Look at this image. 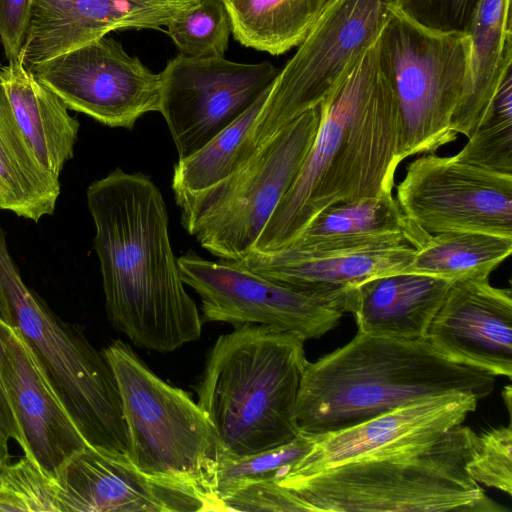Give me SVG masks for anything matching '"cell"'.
I'll return each instance as SVG.
<instances>
[{"mask_svg": "<svg viewBox=\"0 0 512 512\" xmlns=\"http://www.w3.org/2000/svg\"><path fill=\"white\" fill-rule=\"evenodd\" d=\"M86 196L113 329L160 353L198 340L203 321L185 290L156 184L141 172L116 168L92 182Z\"/></svg>", "mask_w": 512, "mask_h": 512, "instance_id": "6da1fadb", "label": "cell"}, {"mask_svg": "<svg viewBox=\"0 0 512 512\" xmlns=\"http://www.w3.org/2000/svg\"><path fill=\"white\" fill-rule=\"evenodd\" d=\"M319 108L311 150L251 251L287 247L330 206L393 195L400 122L380 36Z\"/></svg>", "mask_w": 512, "mask_h": 512, "instance_id": "7a4b0ae2", "label": "cell"}, {"mask_svg": "<svg viewBox=\"0 0 512 512\" xmlns=\"http://www.w3.org/2000/svg\"><path fill=\"white\" fill-rule=\"evenodd\" d=\"M494 386V375L447 359L426 338L357 332L343 347L306 362L296 423L300 432L319 435L443 394L467 393L479 401Z\"/></svg>", "mask_w": 512, "mask_h": 512, "instance_id": "3957f363", "label": "cell"}, {"mask_svg": "<svg viewBox=\"0 0 512 512\" xmlns=\"http://www.w3.org/2000/svg\"><path fill=\"white\" fill-rule=\"evenodd\" d=\"M305 339L260 324L220 335L196 386L219 458H239L286 444L300 431L296 402L308 361Z\"/></svg>", "mask_w": 512, "mask_h": 512, "instance_id": "277c9868", "label": "cell"}, {"mask_svg": "<svg viewBox=\"0 0 512 512\" xmlns=\"http://www.w3.org/2000/svg\"><path fill=\"white\" fill-rule=\"evenodd\" d=\"M476 439L470 427L459 424L428 445L276 482L300 498L310 512L502 510L466 470Z\"/></svg>", "mask_w": 512, "mask_h": 512, "instance_id": "5b68a950", "label": "cell"}, {"mask_svg": "<svg viewBox=\"0 0 512 512\" xmlns=\"http://www.w3.org/2000/svg\"><path fill=\"white\" fill-rule=\"evenodd\" d=\"M102 354L117 382L127 455L134 466L153 478L194 488L223 510L214 495L219 445L205 412L122 340L109 343Z\"/></svg>", "mask_w": 512, "mask_h": 512, "instance_id": "8992f818", "label": "cell"}, {"mask_svg": "<svg viewBox=\"0 0 512 512\" xmlns=\"http://www.w3.org/2000/svg\"><path fill=\"white\" fill-rule=\"evenodd\" d=\"M0 292L7 319L39 357L87 442L128 452V435L115 376L104 358L62 321L22 279L0 226Z\"/></svg>", "mask_w": 512, "mask_h": 512, "instance_id": "52a82bcc", "label": "cell"}, {"mask_svg": "<svg viewBox=\"0 0 512 512\" xmlns=\"http://www.w3.org/2000/svg\"><path fill=\"white\" fill-rule=\"evenodd\" d=\"M320 120L319 107L305 112L231 176L176 200L183 228L220 260L245 257L301 169Z\"/></svg>", "mask_w": 512, "mask_h": 512, "instance_id": "ba28073f", "label": "cell"}, {"mask_svg": "<svg viewBox=\"0 0 512 512\" xmlns=\"http://www.w3.org/2000/svg\"><path fill=\"white\" fill-rule=\"evenodd\" d=\"M380 51L398 104L400 161L454 142L453 117L469 77V36L429 30L393 6Z\"/></svg>", "mask_w": 512, "mask_h": 512, "instance_id": "9c48e42d", "label": "cell"}, {"mask_svg": "<svg viewBox=\"0 0 512 512\" xmlns=\"http://www.w3.org/2000/svg\"><path fill=\"white\" fill-rule=\"evenodd\" d=\"M396 0H327L279 71L251 130L256 150L319 107L380 36Z\"/></svg>", "mask_w": 512, "mask_h": 512, "instance_id": "30bf717a", "label": "cell"}, {"mask_svg": "<svg viewBox=\"0 0 512 512\" xmlns=\"http://www.w3.org/2000/svg\"><path fill=\"white\" fill-rule=\"evenodd\" d=\"M177 264L184 284L201 299L202 321L234 326L260 324L308 340L338 326L348 312L351 287L324 291L297 289L234 261L204 259L193 250L177 258Z\"/></svg>", "mask_w": 512, "mask_h": 512, "instance_id": "8fae6325", "label": "cell"}, {"mask_svg": "<svg viewBox=\"0 0 512 512\" xmlns=\"http://www.w3.org/2000/svg\"><path fill=\"white\" fill-rule=\"evenodd\" d=\"M280 69L270 62L239 63L224 56L178 54L161 75L159 112L179 159L198 151L240 117L274 83Z\"/></svg>", "mask_w": 512, "mask_h": 512, "instance_id": "7c38bea8", "label": "cell"}, {"mask_svg": "<svg viewBox=\"0 0 512 512\" xmlns=\"http://www.w3.org/2000/svg\"><path fill=\"white\" fill-rule=\"evenodd\" d=\"M395 189L406 218L430 234L512 237V174L429 153L408 165Z\"/></svg>", "mask_w": 512, "mask_h": 512, "instance_id": "4fadbf2b", "label": "cell"}, {"mask_svg": "<svg viewBox=\"0 0 512 512\" xmlns=\"http://www.w3.org/2000/svg\"><path fill=\"white\" fill-rule=\"evenodd\" d=\"M30 71L68 109L112 127L134 128L148 112H159L161 75L104 36L33 66Z\"/></svg>", "mask_w": 512, "mask_h": 512, "instance_id": "5bb4252c", "label": "cell"}, {"mask_svg": "<svg viewBox=\"0 0 512 512\" xmlns=\"http://www.w3.org/2000/svg\"><path fill=\"white\" fill-rule=\"evenodd\" d=\"M3 377L20 427L24 456L55 481L65 463L90 445L45 366L19 329L0 315Z\"/></svg>", "mask_w": 512, "mask_h": 512, "instance_id": "9a60e30c", "label": "cell"}, {"mask_svg": "<svg viewBox=\"0 0 512 512\" xmlns=\"http://www.w3.org/2000/svg\"><path fill=\"white\" fill-rule=\"evenodd\" d=\"M58 512H188L219 510L198 490L148 476L126 453L86 446L56 480Z\"/></svg>", "mask_w": 512, "mask_h": 512, "instance_id": "2e32d148", "label": "cell"}, {"mask_svg": "<svg viewBox=\"0 0 512 512\" xmlns=\"http://www.w3.org/2000/svg\"><path fill=\"white\" fill-rule=\"evenodd\" d=\"M477 402L472 394H443L405 404L353 426L314 435L309 452L283 477L308 476L355 459L428 445L462 424Z\"/></svg>", "mask_w": 512, "mask_h": 512, "instance_id": "e0dca14e", "label": "cell"}, {"mask_svg": "<svg viewBox=\"0 0 512 512\" xmlns=\"http://www.w3.org/2000/svg\"><path fill=\"white\" fill-rule=\"evenodd\" d=\"M426 339L455 363L511 378V289L494 287L489 278L452 281Z\"/></svg>", "mask_w": 512, "mask_h": 512, "instance_id": "ac0fdd59", "label": "cell"}, {"mask_svg": "<svg viewBox=\"0 0 512 512\" xmlns=\"http://www.w3.org/2000/svg\"><path fill=\"white\" fill-rule=\"evenodd\" d=\"M199 0H32L20 59L27 69L119 29H161Z\"/></svg>", "mask_w": 512, "mask_h": 512, "instance_id": "d6986e66", "label": "cell"}, {"mask_svg": "<svg viewBox=\"0 0 512 512\" xmlns=\"http://www.w3.org/2000/svg\"><path fill=\"white\" fill-rule=\"evenodd\" d=\"M415 249L406 241L368 246L250 251L242 267L293 288L312 291L356 286L374 277L401 273Z\"/></svg>", "mask_w": 512, "mask_h": 512, "instance_id": "ffe728a7", "label": "cell"}, {"mask_svg": "<svg viewBox=\"0 0 512 512\" xmlns=\"http://www.w3.org/2000/svg\"><path fill=\"white\" fill-rule=\"evenodd\" d=\"M452 281L417 273H394L366 280L349 290L348 313L358 332L378 337L426 338Z\"/></svg>", "mask_w": 512, "mask_h": 512, "instance_id": "44dd1931", "label": "cell"}, {"mask_svg": "<svg viewBox=\"0 0 512 512\" xmlns=\"http://www.w3.org/2000/svg\"><path fill=\"white\" fill-rule=\"evenodd\" d=\"M510 4L511 0H480L467 32L469 77L452 122L454 131L467 138L490 118L495 97L511 72Z\"/></svg>", "mask_w": 512, "mask_h": 512, "instance_id": "7402d4cb", "label": "cell"}, {"mask_svg": "<svg viewBox=\"0 0 512 512\" xmlns=\"http://www.w3.org/2000/svg\"><path fill=\"white\" fill-rule=\"evenodd\" d=\"M0 83L15 120L38 161L59 175L74 155L80 124L64 102L27 69L21 59L0 68Z\"/></svg>", "mask_w": 512, "mask_h": 512, "instance_id": "603a6c76", "label": "cell"}, {"mask_svg": "<svg viewBox=\"0 0 512 512\" xmlns=\"http://www.w3.org/2000/svg\"><path fill=\"white\" fill-rule=\"evenodd\" d=\"M410 224L393 195L365 197L323 210L283 249L309 250L407 242Z\"/></svg>", "mask_w": 512, "mask_h": 512, "instance_id": "cb8c5ba5", "label": "cell"}, {"mask_svg": "<svg viewBox=\"0 0 512 512\" xmlns=\"http://www.w3.org/2000/svg\"><path fill=\"white\" fill-rule=\"evenodd\" d=\"M59 178L38 161L0 83V209L38 222L53 214Z\"/></svg>", "mask_w": 512, "mask_h": 512, "instance_id": "d4e9b609", "label": "cell"}, {"mask_svg": "<svg viewBox=\"0 0 512 512\" xmlns=\"http://www.w3.org/2000/svg\"><path fill=\"white\" fill-rule=\"evenodd\" d=\"M415 252L401 273H417L450 281L489 278L512 252V237L479 232L430 234L411 221L407 237Z\"/></svg>", "mask_w": 512, "mask_h": 512, "instance_id": "484cf974", "label": "cell"}, {"mask_svg": "<svg viewBox=\"0 0 512 512\" xmlns=\"http://www.w3.org/2000/svg\"><path fill=\"white\" fill-rule=\"evenodd\" d=\"M327 0H225L231 33L241 45L271 55L297 47Z\"/></svg>", "mask_w": 512, "mask_h": 512, "instance_id": "4316f807", "label": "cell"}, {"mask_svg": "<svg viewBox=\"0 0 512 512\" xmlns=\"http://www.w3.org/2000/svg\"><path fill=\"white\" fill-rule=\"evenodd\" d=\"M271 87L202 148L184 159H178L172 179L175 201L218 184L254 156L257 150L251 130Z\"/></svg>", "mask_w": 512, "mask_h": 512, "instance_id": "83f0119b", "label": "cell"}, {"mask_svg": "<svg viewBox=\"0 0 512 512\" xmlns=\"http://www.w3.org/2000/svg\"><path fill=\"white\" fill-rule=\"evenodd\" d=\"M314 435L300 432L292 441L253 455L218 459L214 495L221 499L236 489L260 481H277L311 449Z\"/></svg>", "mask_w": 512, "mask_h": 512, "instance_id": "f1b7e54d", "label": "cell"}, {"mask_svg": "<svg viewBox=\"0 0 512 512\" xmlns=\"http://www.w3.org/2000/svg\"><path fill=\"white\" fill-rule=\"evenodd\" d=\"M166 27V33L182 56H224L228 48L231 26L222 0H199Z\"/></svg>", "mask_w": 512, "mask_h": 512, "instance_id": "f546056e", "label": "cell"}, {"mask_svg": "<svg viewBox=\"0 0 512 512\" xmlns=\"http://www.w3.org/2000/svg\"><path fill=\"white\" fill-rule=\"evenodd\" d=\"M0 495L9 512H58L54 481L26 456L0 469Z\"/></svg>", "mask_w": 512, "mask_h": 512, "instance_id": "4dcf8cb0", "label": "cell"}, {"mask_svg": "<svg viewBox=\"0 0 512 512\" xmlns=\"http://www.w3.org/2000/svg\"><path fill=\"white\" fill-rule=\"evenodd\" d=\"M466 470L477 483L512 496L511 424L477 435Z\"/></svg>", "mask_w": 512, "mask_h": 512, "instance_id": "1f68e13d", "label": "cell"}, {"mask_svg": "<svg viewBox=\"0 0 512 512\" xmlns=\"http://www.w3.org/2000/svg\"><path fill=\"white\" fill-rule=\"evenodd\" d=\"M455 156L489 171L512 174V116L492 112Z\"/></svg>", "mask_w": 512, "mask_h": 512, "instance_id": "d6a6232c", "label": "cell"}, {"mask_svg": "<svg viewBox=\"0 0 512 512\" xmlns=\"http://www.w3.org/2000/svg\"><path fill=\"white\" fill-rule=\"evenodd\" d=\"M480 0H396L395 7L418 25L441 33H465Z\"/></svg>", "mask_w": 512, "mask_h": 512, "instance_id": "836d02e7", "label": "cell"}, {"mask_svg": "<svg viewBox=\"0 0 512 512\" xmlns=\"http://www.w3.org/2000/svg\"><path fill=\"white\" fill-rule=\"evenodd\" d=\"M221 505L225 511H310L300 498L275 481H260L242 486L222 498Z\"/></svg>", "mask_w": 512, "mask_h": 512, "instance_id": "e575fe53", "label": "cell"}, {"mask_svg": "<svg viewBox=\"0 0 512 512\" xmlns=\"http://www.w3.org/2000/svg\"><path fill=\"white\" fill-rule=\"evenodd\" d=\"M31 4L32 0H0V40L8 61L20 57Z\"/></svg>", "mask_w": 512, "mask_h": 512, "instance_id": "d590c367", "label": "cell"}, {"mask_svg": "<svg viewBox=\"0 0 512 512\" xmlns=\"http://www.w3.org/2000/svg\"><path fill=\"white\" fill-rule=\"evenodd\" d=\"M5 310V301L0 292V315ZM0 430L10 440H14L24 451L25 443L13 412L3 377L2 347L0 342Z\"/></svg>", "mask_w": 512, "mask_h": 512, "instance_id": "8d00e7d4", "label": "cell"}, {"mask_svg": "<svg viewBox=\"0 0 512 512\" xmlns=\"http://www.w3.org/2000/svg\"><path fill=\"white\" fill-rule=\"evenodd\" d=\"M10 461L9 439L0 430V469Z\"/></svg>", "mask_w": 512, "mask_h": 512, "instance_id": "74e56055", "label": "cell"}, {"mask_svg": "<svg viewBox=\"0 0 512 512\" xmlns=\"http://www.w3.org/2000/svg\"><path fill=\"white\" fill-rule=\"evenodd\" d=\"M504 401L506 403V407L509 411V414H511V386H507L504 388L503 393Z\"/></svg>", "mask_w": 512, "mask_h": 512, "instance_id": "f35d334b", "label": "cell"}, {"mask_svg": "<svg viewBox=\"0 0 512 512\" xmlns=\"http://www.w3.org/2000/svg\"><path fill=\"white\" fill-rule=\"evenodd\" d=\"M222 1L224 2L225 0H222Z\"/></svg>", "mask_w": 512, "mask_h": 512, "instance_id": "ab89813d", "label": "cell"}]
</instances>
